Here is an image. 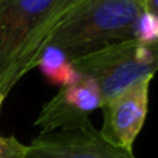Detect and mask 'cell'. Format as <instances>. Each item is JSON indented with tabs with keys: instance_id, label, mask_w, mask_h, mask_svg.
<instances>
[{
	"instance_id": "obj_1",
	"label": "cell",
	"mask_w": 158,
	"mask_h": 158,
	"mask_svg": "<svg viewBox=\"0 0 158 158\" xmlns=\"http://www.w3.org/2000/svg\"><path fill=\"white\" fill-rule=\"evenodd\" d=\"M79 0H0V96L31 71Z\"/></svg>"
},
{
	"instance_id": "obj_2",
	"label": "cell",
	"mask_w": 158,
	"mask_h": 158,
	"mask_svg": "<svg viewBox=\"0 0 158 158\" xmlns=\"http://www.w3.org/2000/svg\"><path fill=\"white\" fill-rule=\"evenodd\" d=\"M144 0H79L57 27L48 45L71 60L116 42L133 39Z\"/></svg>"
},
{
	"instance_id": "obj_3",
	"label": "cell",
	"mask_w": 158,
	"mask_h": 158,
	"mask_svg": "<svg viewBox=\"0 0 158 158\" xmlns=\"http://www.w3.org/2000/svg\"><path fill=\"white\" fill-rule=\"evenodd\" d=\"M77 73L98 84L102 106L116 95L158 70V42L144 44L135 39L104 47L71 60Z\"/></svg>"
},
{
	"instance_id": "obj_4",
	"label": "cell",
	"mask_w": 158,
	"mask_h": 158,
	"mask_svg": "<svg viewBox=\"0 0 158 158\" xmlns=\"http://www.w3.org/2000/svg\"><path fill=\"white\" fill-rule=\"evenodd\" d=\"M25 158H135V155L107 141L90 119H85L76 126L40 133L27 146Z\"/></svg>"
},
{
	"instance_id": "obj_5",
	"label": "cell",
	"mask_w": 158,
	"mask_h": 158,
	"mask_svg": "<svg viewBox=\"0 0 158 158\" xmlns=\"http://www.w3.org/2000/svg\"><path fill=\"white\" fill-rule=\"evenodd\" d=\"M150 81L152 77L143 79L101 107L104 115L101 135L124 150L132 152L133 143L144 126L149 109Z\"/></svg>"
},
{
	"instance_id": "obj_6",
	"label": "cell",
	"mask_w": 158,
	"mask_h": 158,
	"mask_svg": "<svg viewBox=\"0 0 158 158\" xmlns=\"http://www.w3.org/2000/svg\"><path fill=\"white\" fill-rule=\"evenodd\" d=\"M102 107V96L92 77L81 76L77 82L60 87V90L44 104L34 121L42 132L48 133L89 119V115Z\"/></svg>"
},
{
	"instance_id": "obj_7",
	"label": "cell",
	"mask_w": 158,
	"mask_h": 158,
	"mask_svg": "<svg viewBox=\"0 0 158 158\" xmlns=\"http://www.w3.org/2000/svg\"><path fill=\"white\" fill-rule=\"evenodd\" d=\"M36 67L42 71V74L51 84L59 85V87L74 84L81 79V74L74 68L71 59L60 48L54 45L45 47Z\"/></svg>"
},
{
	"instance_id": "obj_8",
	"label": "cell",
	"mask_w": 158,
	"mask_h": 158,
	"mask_svg": "<svg viewBox=\"0 0 158 158\" xmlns=\"http://www.w3.org/2000/svg\"><path fill=\"white\" fill-rule=\"evenodd\" d=\"M133 39L144 44L158 42V16L144 10L135 23Z\"/></svg>"
},
{
	"instance_id": "obj_9",
	"label": "cell",
	"mask_w": 158,
	"mask_h": 158,
	"mask_svg": "<svg viewBox=\"0 0 158 158\" xmlns=\"http://www.w3.org/2000/svg\"><path fill=\"white\" fill-rule=\"evenodd\" d=\"M27 146L16 136H0V158H25Z\"/></svg>"
},
{
	"instance_id": "obj_10",
	"label": "cell",
	"mask_w": 158,
	"mask_h": 158,
	"mask_svg": "<svg viewBox=\"0 0 158 158\" xmlns=\"http://www.w3.org/2000/svg\"><path fill=\"white\" fill-rule=\"evenodd\" d=\"M144 10L158 16V0H144Z\"/></svg>"
},
{
	"instance_id": "obj_11",
	"label": "cell",
	"mask_w": 158,
	"mask_h": 158,
	"mask_svg": "<svg viewBox=\"0 0 158 158\" xmlns=\"http://www.w3.org/2000/svg\"><path fill=\"white\" fill-rule=\"evenodd\" d=\"M3 101H5V98L0 96V112H2V104H3ZM0 136H2V135H0Z\"/></svg>"
}]
</instances>
